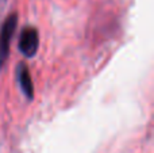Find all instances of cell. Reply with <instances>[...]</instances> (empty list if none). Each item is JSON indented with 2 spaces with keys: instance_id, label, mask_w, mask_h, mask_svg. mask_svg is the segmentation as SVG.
<instances>
[{
  "instance_id": "obj_3",
  "label": "cell",
  "mask_w": 154,
  "mask_h": 153,
  "mask_svg": "<svg viewBox=\"0 0 154 153\" xmlns=\"http://www.w3.org/2000/svg\"><path fill=\"white\" fill-rule=\"evenodd\" d=\"M18 80L20 84V88L23 91V94L26 95V98L29 100H31L34 98V84L31 80V75L30 70L27 68V65L20 64L18 68Z\"/></svg>"
},
{
  "instance_id": "obj_2",
  "label": "cell",
  "mask_w": 154,
  "mask_h": 153,
  "mask_svg": "<svg viewBox=\"0 0 154 153\" xmlns=\"http://www.w3.org/2000/svg\"><path fill=\"white\" fill-rule=\"evenodd\" d=\"M18 48L20 53L27 58H31L37 54L39 48V34L34 27H24L20 33Z\"/></svg>"
},
{
  "instance_id": "obj_1",
  "label": "cell",
  "mask_w": 154,
  "mask_h": 153,
  "mask_svg": "<svg viewBox=\"0 0 154 153\" xmlns=\"http://www.w3.org/2000/svg\"><path fill=\"white\" fill-rule=\"evenodd\" d=\"M16 24H18V14L12 12L4 19L0 27V67H3L5 60L8 58L11 39L15 33Z\"/></svg>"
}]
</instances>
